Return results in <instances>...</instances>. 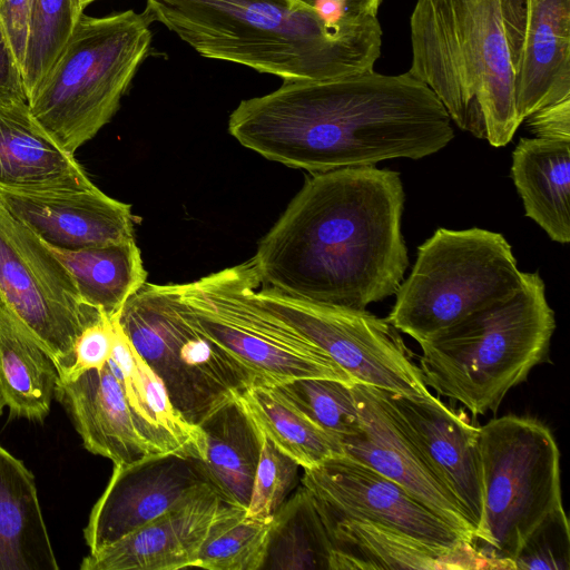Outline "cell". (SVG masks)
<instances>
[{
    "label": "cell",
    "instance_id": "12",
    "mask_svg": "<svg viewBox=\"0 0 570 570\" xmlns=\"http://www.w3.org/2000/svg\"><path fill=\"white\" fill-rule=\"evenodd\" d=\"M257 301L324 350L354 383L400 394L429 391L397 330L366 309L308 302L271 287Z\"/></svg>",
    "mask_w": 570,
    "mask_h": 570
},
{
    "label": "cell",
    "instance_id": "29",
    "mask_svg": "<svg viewBox=\"0 0 570 570\" xmlns=\"http://www.w3.org/2000/svg\"><path fill=\"white\" fill-rule=\"evenodd\" d=\"M236 402L259 434L303 469L344 454L340 439L312 421L275 386L250 384Z\"/></svg>",
    "mask_w": 570,
    "mask_h": 570
},
{
    "label": "cell",
    "instance_id": "7",
    "mask_svg": "<svg viewBox=\"0 0 570 570\" xmlns=\"http://www.w3.org/2000/svg\"><path fill=\"white\" fill-rule=\"evenodd\" d=\"M261 281L252 258L178 284L183 313L249 376L276 386L298 379H353L331 356L255 297Z\"/></svg>",
    "mask_w": 570,
    "mask_h": 570
},
{
    "label": "cell",
    "instance_id": "36",
    "mask_svg": "<svg viewBox=\"0 0 570 570\" xmlns=\"http://www.w3.org/2000/svg\"><path fill=\"white\" fill-rule=\"evenodd\" d=\"M115 320L101 314L81 332L75 344L72 362L68 368L58 373V379L71 381L89 370H100L108 363L115 342Z\"/></svg>",
    "mask_w": 570,
    "mask_h": 570
},
{
    "label": "cell",
    "instance_id": "15",
    "mask_svg": "<svg viewBox=\"0 0 570 570\" xmlns=\"http://www.w3.org/2000/svg\"><path fill=\"white\" fill-rule=\"evenodd\" d=\"M519 121L570 98V0H499Z\"/></svg>",
    "mask_w": 570,
    "mask_h": 570
},
{
    "label": "cell",
    "instance_id": "28",
    "mask_svg": "<svg viewBox=\"0 0 570 570\" xmlns=\"http://www.w3.org/2000/svg\"><path fill=\"white\" fill-rule=\"evenodd\" d=\"M49 247L70 274L81 302L110 320L147 282L135 239L76 250Z\"/></svg>",
    "mask_w": 570,
    "mask_h": 570
},
{
    "label": "cell",
    "instance_id": "41",
    "mask_svg": "<svg viewBox=\"0 0 570 570\" xmlns=\"http://www.w3.org/2000/svg\"><path fill=\"white\" fill-rule=\"evenodd\" d=\"M94 1L96 0H79L82 9H85L88 4L92 3Z\"/></svg>",
    "mask_w": 570,
    "mask_h": 570
},
{
    "label": "cell",
    "instance_id": "42",
    "mask_svg": "<svg viewBox=\"0 0 570 570\" xmlns=\"http://www.w3.org/2000/svg\"><path fill=\"white\" fill-rule=\"evenodd\" d=\"M4 406H6V405H4V402H3V400H2V397H1V395H0V416H1L2 412H3V407H4Z\"/></svg>",
    "mask_w": 570,
    "mask_h": 570
},
{
    "label": "cell",
    "instance_id": "4",
    "mask_svg": "<svg viewBox=\"0 0 570 570\" xmlns=\"http://www.w3.org/2000/svg\"><path fill=\"white\" fill-rule=\"evenodd\" d=\"M409 72L456 126L493 147L521 125L499 0H416Z\"/></svg>",
    "mask_w": 570,
    "mask_h": 570
},
{
    "label": "cell",
    "instance_id": "11",
    "mask_svg": "<svg viewBox=\"0 0 570 570\" xmlns=\"http://www.w3.org/2000/svg\"><path fill=\"white\" fill-rule=\"evenodd\" d=\"M0 304L68 368L77 338L101 313L86 306L50 247L0 204Z\"/></svg>",
    "mask_w": 570,
    "mask_h": 570
},
{
    "label": "cell",
    "instance_id": "39",
    "mask_svg": "<svg viewBox=\"0 0 570 570\" xmlns=\"http://www.w3.org/2000/svg\"><path fill=\"white\" fill-rule=\"evenodd\" d=\"M33 0H0V21L21 66L24 59Z\"/></svg>",
    "mask_w": 570,
    "mask_h": 570
},
{
    "label": "cell",
    "instance_id": "17",
    "mask_svg": "<svg viewBox=\"0 0 570 570\" xmlns=\"http://www.w3.org/2000/svg\"><path fill=\"white\" fill-rule=\"evenodd\" d=\"M199 460L158 454L114 465L83 530L90 552L119 540L177 505L203 484Z\"/></svg>",
    "mask_w": 570,
    "mask_h": 570
},
{
    "label": "cell",
    "instance_id": "5",
    "mask_svg": "<svg viewBox=\"0 0 570 570\" xmlns=\"http://www.w3.org/2000/svg\"><path fill=\"white\" fill-rule=\"evenodd\" d=\"M554 312L539 273H525L511 296L490 303L420 343L425 385L474 415L495 413L511 389L547 357Z\"/></svg>",
    "mask_w": 570,
    "mask_h": 570
},
{
    "label": "cell",
    "instance_id": "40",
    "mask_svg": "<svg viewBox=\"0 0 570 570\" xmlns=\"http://www.w3.org/2000/svg\"><path fill=\"white\" fill-rule=\"evenodd\" d=\"M0 102H27L21 66L0 21Z\"/></svg>",
    "mask_w": 570,
    "mask_h": 570
},
{
    "label": "cell",
    "instance_id": "38",
    "mask_svg": "<svg viewBox=\"0 0 570 570\" xmlns=\"http://www.w3.org/2000/svg\"><path fill=\"white\" fill-rule=\"evenodd\" d=\"M524 120L538 138L570 141V98L547 105Z\"/></svg>",
    "mask_w": 570,
    "mask_h": 570
},
{
    "label": "cell",
    "instance_id": "25",
    "mask_svg": "<svg viewBox=\"0 0 570 570\" xmlns=\"http://www.w3.org/2000/svg\"><path fill=\"white\" fill-rule=\"evenodd\" d=\"M33 474L0 445V570H57Z\"/></svg>",
    "mask_w": 570,
    "mask_h": 570
},
{
    "label": "cell",
    "instance_id": "21",
    "mask_svg": "<svg viewBox=\"0 0 570 570\" xmlns=\"http://www.w3.org/2000/svg\"><path fill=\"white\" fill-rule=\"evenodd\" d=\"M95 186L75 156L36 120L28 102H0V190L51 194Z\"/></svg>",
    "mask_w": 570,
    "mask_h": 570
},
{
    "label": "cell",
    "instance_id": "19",
    "mask_svg": "<svg viewBox=\"0 0 570 570\" xmlns=\"http://www.w3.org/2000/svg\"><path fill=\"white\" fill-rule=\"evenodd\" d=\"M0 204L52 247L76 250L135 239L130 205L97 186L51 194L0 190Z\"/></svg>",
    "mask_w": 570,
    "mask_h": 570
},
{
    "label": "cell",
    "instance_id": "8",
    "mask_svg": "<svg viewBox=\"0 0 570 570\" xmlns=\"http://www.w3.org/2000/svg\"><path fill=\"white\" fill-rule=\"evenodd\" d=\"M479 449L483 505L472 544L490 568L512 569L529 533L563 505L560 451L548 426L515 414L481 425Z\"/></svg>",
    "mask_w": 570,
    "mask_h": 570
},
{
    "label": "cell",
    "instance_id": "37",
    "mask_svg": "<svg viewBox=\"0 0 570 570\" xmlns=\"http://www.w3.org/2000/svg\"><path fill=\"white\" fill-rule=\"evenodd\" d=\"M333 29H346L376 17L382 0H299Z\"/></svg>",
    "mask_w": 570,
    "mask_h": 570
},
{
    "label": "cell",
    "instance_id": "9",
    "mask_svg": "<svg viewBox=\"0 0 570 570\" xmlns=\"http://www.w3.org/2000/svg\"><path fill=\"white\" fill-rule=\"evenodd\" d=\"M523 277L502 234L441 227L419 246L385 320L420 344L468 314L511 296Z\"/></svg>",
    "mask_w": 570,
    "mask_h": 570
},
{
    "label": "cell",
    "instance_id": "14",
    "mask_svg": "<svg viewBox=\"0 0 570 570\" xmlns=\"http://www.w3.org/2000/svg\"><path fill=\"white\" fill-rule=\"evenodd\" d=\"M361 431L341 440L343 453L391 479L473 542L474 528L395 415L385 390L353 383Z\"/></svg>",
    "mask_w": 570,
    "mask_h": 570
},
{
    "label": "cell",
    "instance_id": "26",
    "mask_svg": "<svg viewBox=\"0 0 570 570\" xmlns=\"http://www.w3.org/2000/svg\"><path fill=\"white\" fill-rule=\"evenodd\" d=\"M206 439L199 465L205 480L234 507L246 510L261 452V434L235 401L200 424Z\"/></svg>",
    "mask_w": 570,
    "mask_h": 570
},
{
    "label": "cell",
    "instance_id": "18",
    "mask_svg": "<svg viewBox=\"0 0 570 570\" xmlns=\"http://www.w3.org/2000/svg\"><path fill=\"white\" fill-rule=\"evenodd\" d=\"M386 393L395 415L455 495L475 532L483 505L480 426L464 411H455L429 391L417 395Z\"/></svg>",
    "mask_w": 570,
    "mask_h": 570
},
{
    "label": "cell",
    "instance_id": "27",
    "mask_svg": "<svg viewBox=\"0 0 570 570\" xmlns=\"http://www.w3.org/2000/svg\"><path fill=\"white\" fill-rule=\"evenodd\" d=\"M57 381L52 358L0 304V395L10 416L42 422Z\"/></svg>",
    "mask_w": 570,
    "mask_h": 570
},
{
    "label": "cell",
    "instance_id": "3",
    "mask_svg": "<svg viewBox=\"0 0 570 570\" xmlns=\"http://www.w3.org/2000/svg\"><path fill=\"white\" fill-rule=\"evenodd\" d=\"M142 12L205 58L283 81L370 72L381 55L377 17L333 29L299 0H146Z\"/></svg>",
    "mask_w": 570,
    "mask_h": 570
},
{
    "label": "cell",
    "instance_id": "10",
    "mask_svg": "<svg viewBox=\"0 0 570 570\" xmlns=\"http://www.w3.org/2000/svg\"><path fill=\"white\" fill-rule=\"evenodd\" d=\"M118 323L161 380L176 410L200 426L236 401L252 381L181 311L178 284L146 282L125 303Z\"/></svg>",
    "mask_w": 570,
    "mask_h": 570
},
{
    "label": "cell",
    "instance_id": "31",
    "mask_svg": "<svg viewBox=\"0 0 570 570\" xmlns=\"http://www.w3.org/2000/svg\"><path fill=\"white\" fill-rule=\"evenodd\" d=\"M82 12L79 0H33L22 63L27 101L55 65Z\"/></svg>",
    "mask_w": 570,
    "mask_h": 570
},
{
    "label": "cell",
    "instance_id": "2",
    "mask_svg": "<svg viewBox=\"0 0 570 570\" xmlns=\"http://www.w3.org/2000/svg\"><path fill=\"white\" fill-rule=\"evenodd\" d=\"M400 174L375 166L312 174L252 257L261 283L295 298L366 309L409 266Z\"/></svg>",
    "mask_w": 570,
    "mask_h": 570
},
{
    "label": "cell",
    "instance_id": "24",
    "mask_svg": "<svg viewBox=\"0 0 570 570\" xmlns=\"http://www.w3.org/2000/svg\"><path fill=\"white\" fill-rule=\"evenodd\" d=\"M511 177L525 216L554 242H570V141L521 138Z\"/></svg>",
    "mask_w": 570,
    "mask_h": 570
},
{
    "label": "cell",
    "instance_id": "34",
    "mask_svg": "<svg viewBox=\"0 0 570 570\" xmlns=\"http://www.w3.org/2000/svg\"><path fill=\"white\" fill-rule=\"evenodd\" d=\"M261 452L246 515L273 519L296 484L299 465L261 434Z\"/></svg>",
    "mask_w": 570,
    "mask_h": 570
},
{
    "label": "cell",
    "instance_id": "35",
    "mask_svg": "<svg viewBox=\"0 0 570 570\" xmlns=\"http://www.w3.org/2000/svg\"><path fill=\"white\" fill-rule=\"evenodd\" d=\"M570 524L563 505L550 512L524 539L512 559L518 570H568Z\"/></svg>",
    "mask_w": 570,
    "mask_h": 570
},
{
    "label": "cell",
    "instance_id": "13",
    "mask_svg": "<svg viewBox=\"0 0 570 570\" xmlns=\"http://www.w3.org/2000/svg\"><path fill=\"white\" fill-rule=\"evenodd\" d=\"M301 483L332 515L377 523L423 542H472L403 487L345 454L303 469Z\"/></svg>",
    "mask_w": 570,
    "mask_h": 570
},
{
    "label": "cell",
    "instance_id": "23",
    "mask_svg": "<svg viewBox=\"0 0 570 570\" xmlns=\"http://www.w3.org/2000/svg\"><path fill=\"white\" fill-rule=\"evenodd\" d=\"M108 363L119 377L139 428L156 453L202 461L206 453L203 429L176 410L161 380L122 332L118 317Z\"/></svg>",
    "mask_w": 570,
    "mask_h": 570
},
{
    "label": "cell",
    "instance_id": "32",
    "mask_svg": "<svg viewBox=\"0 0 570 570\" xmlns=\"http://www.w3.org/2000/svg\"><path fill=\"white\" fill-rule=\"evenodd\" d=\"M275 387L340 441L361 431L352 384L331 379H298Z\"/></svg>",
    "mask_w": 570,
    "mask_h": 570
},
{
    "label": "cell",
    "instance_id": "22",
    "mask_svg": "<svg viewBox=\"0 0 570 570\" xmlns=\"http://www.w3.org/2000/svg\"><path fill=\"white\" fill-rule=\"evenodd\" d=\"M323 510L335 546L333 570L489 568L471 543L433 546L377 523Z\"/></svg>",
    "mask_w": 570,
    "mask_h": 570
},
{
    "label": "cell",
    "instance_id": "1",
    "mask_svg": "<svg viewBox=\"0 0 570 570\" xmlns=\"http://www.w3.org/2000/svg\"><path fill=\"white\" fill-rule=\"evenodd\" d=\"M228 132L245 148L311 174L420 159L454 138L451 118L432 90L409 71L326 80L283 81L242 100Z\"/></svg>",
    "mask_w": 570,
    "mask_h": 570
},
{
    "label": "cell",
    "instance_id": "6",
    "mask_svg": "<svg viewBox=\"0 0 570 570\" xmlns=\"http://www.w3.org/2000/svg\"><path fill=\"white\" fill-rule=\"evenodd\" d=\"M151 22L131 9L106 17L81 13L55 65L28 99L42 128L75 155L120 107L149 53Z\"/></svg>",
    "mask_w": 570,
    "mask_h": 570
},
{
    "label": "cell",
    "instance_id": "20",
    "mask_svg": "<svg viewBox=\"0 0 570 570\" xmlns=\"http://www.w3.org/2000/svg\"><path fill=\"white\" fill-rule=\"evenodd\" d=\"M55 397L68 412L83 446L114 465L158 455L144 436L122 384L107 363L75 380L58 379Z\"/></svg>",
    "mask_w": 570,
    "mask_h": 570
},
{
    "label": "cell",
    "instance_id": "16",
    "mask_svg": "<svg viewBox=\"0 0 570 570\" xmlns=\"http://www.w3.org/2000/svg\"><path fill=\"white\" fill-rule=\"evenodd\" d=\"M246 512L225 501L209 484L119 540L90 552L81 570H178L196 568L208 538Z\"/></svg>",
    "mask_w": 570,
    "mask_h": 570
},
{
    "label": "cell",
    "instance_id": "30",
    "mask_svg": "<svg viewBox=\"0 0 570 570\" xmlns=\"http://www.w3.org/2000/svg\"><path fill=\"white\" fill-rule=\"evenodd\" d=\"M335 546L324 510L301 485L274 515L264 569L333 570Z\"/></svg>",
    "mask_w": 570,
    "mask_h": 570
},
{
    "label": "cell",
    "instance_id": "33",
    "mask_svg": "<svg viewBox=\"0 0 570 570\" xmlns=\"http://www.w3.org/2000/svg\"><path fill=\"white\" fill-rule=\"evenodd\" d=\"M274 518L246 512L224 522L204 544L196 568L207 570L264 569Z\"/></svg>",
    "mask_w": 570,
    "mask_h": 570
}]
</instances>
